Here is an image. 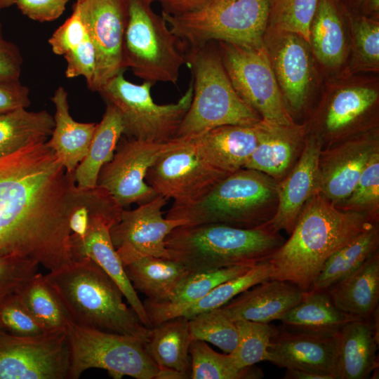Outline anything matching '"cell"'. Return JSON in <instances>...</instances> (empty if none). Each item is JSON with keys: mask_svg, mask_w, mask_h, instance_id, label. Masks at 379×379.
Instances as JSON below:
<instances>
[{"mask_svg": "<svg viewBox=\"0 0 379 379\" xmlns=\"http://www.w3.org/2000/svg\"><path fill=\"white\" fill-rule=\"evenodd\" d=\"M336 335L323 338L279 331L268 349L270 362L286 369L305 371L335 379Z\"/></svg>", "mask_w": 379, "mask_h": 379, "instance_id": "cell-25", "label": "cell"}, {"mask_svg": "<svg viewBox=\"0 0 379 379\" xmlns=\"http://www.w3.org/2000/svg\"><path fill=\"white\" fill-rule=\"evenodd\" d=\"M335 379H366L378 367V335L371 319L345 324L336 335Z\"/></svg>", "mask_w": 379, "mask_h": 379, "instance_id": "cell-26", "label": "cell"}, {"mask_svg": "<svg viewBox=\"0 0 379 379\" xmlns=\"http://www.w3.org/2000/svg\"><path fill=\"white\" fill-rule=\"evenodd\" d=\"M22 61L19 48L4 38L0 22V80L20 79Z\"/></svg>", "mask_w": 379, "mask_h": 379, "instance_id": "cell-51", "label": "cell"}, {"mask_svg": "<svg viewBox=\"0 0 379 379\" xmlns=\"http://www.w3.org/2000/svg\"><path fill=\"white\" fill-rule=\"evenodd\" d=\"M0 329L19 336H33L46 332L25 307L15 293L0 301Z\"/></svg>", "mask_w": 379, "mask_h": 379, "instance_id": "cell-46", "label": "cell"}, {"mask_svg": "<svg viewBox=\"0 0 379 379\" xmlns=\"http://www.w3.org/2000/svg\"><path fill=\"white\" fill-rule=\"evenodd\" d=\"M39 265L28 258L0 257V301L37 273Z\"/></svg>", "mask_w": 379, "mask_h": 379, "instance_id": "cell-47", "label": "cell"}, {"mask_svg": "<svg viewBox=\"0 0 379 379\" xmlns=\"http://www.w3.org/2000/svg\"><path fill=\"white\" fill-rule=\"evenodd\" d=\"M321 140L306 133L302 151L288 174L277 183L278 207L274 218L265 225L271 230H284L290 234L305 202L319 192V157Z\"/></svg>", "mask_w": 379, "mask_h": 379, "instance_id": "cell-20", "label": "cell"}, {"mask_svg": "<svg viewBox=\"0 0 379 379\" xmlns=\"http://www.w3.org/2000/svg\"><path fill=\"white\" fill-rule=\"evenodd\" d=\"M87 36L88 33L79 10L74 4L72 15L55 30L48 39V44L55 55H64Z\"/></svg>", "mask_w": 379, "mask_h": 379, "instance_id": "cell-48", "label": "cell"}, {"mask_svg": "<svg viewBox=\"0 0 379 379\" xmlns=\"http://www.w3.org/2000/svg\"><path fill=\"white\" fill-rule=\"evenodd\" d=\"M124 269L134 289L153 303L168 300L189 273L182 264L171 258L154 256L138 258Z\"/></svg>", "mask_w": 379, "mask_h": 379, "instance_id": "cell-32", "label": "cell"}, {"mask_svg": "<svg viewBox=\"0 0 379 379\" xmlns=\"http://www.w3.org/2000/svg\"><path fill=\"white\" fill-rule=\"evenodd\" d=\"M235 324L238 331L237 345L229 354L236 366L243 368L260 361H270L268 349L279 330L270 323L240 319L235 321Z\"/></svg>", "mask_w": 379, "mask_h": 379, "instance_id": "cell-41", "label": "cell"}, {"mask_svg": "<svg viewBox=\"0 0 379 379\" xmlns=\"http://www.w3.org/2000/svg\"><path fill=\"white\" fill-rule=\"evenodd\" d=\"M145 1H147V2L152 4L153 1H159V0H145Z\"/></svg>", "mask_w": 379, "mask_h": 379, "instance_id": "cell-58", "label": "cell"}, {"mask_svg": "<svg viewBox=\"0 0 379 379\" xmlns=\"http://www.w3.org/2000/svg\"><path fill=\"white\" fill-rule=\"evenodd\" d=\"M348 27L350 54L341 76L379 72V20L350 11L340 2Z\"/></svg>", "mask_w": 379, "mask_h": 379, "instance_id": "cell-36", "label": "cell"}, {"mask_svg": "<svg viewBox=\"0 0 379 379\" xmlns=\"http://www.w3.org/2000/svg\"><path fill=\"white\" fill-rule=\"evenodd\" d=\"M44 277L72 322L147 341L150 328L127 307L119 286L93 260L72 259Z\"/></svg>", "mask_w": 379, "mask_h": 379, "instance_id": "cell-3", "label": "cell"}, {"mask_svg": "<svg viewBox=\"0 0 379 379\" xmlns=\"http://www.w3.org/2000/svg\"><path fill=\"white\" fill-rule=\"evenodd\" d=\"M284 241L265 225L245 229L221 224L180 225L165 240L169 258L190 272L253 266L267 261Z\"/></svg>", "mask_w": 379, "mask_h": 379, "instance_id": "cell-4", "label": "cell"}, {"mask_svg": "<svg viewBox=\"0 0 379 379\" xmlns=\"http://www.w3.org/2000/svg\"><path fill=\"white\" fill-rule=\"evenodd\" d=\"M123 132L119 111L113 105L107 103L102 118L97 124L87 154L74 171L78 187L91 188L98 185L100 171L112 159Z\"/></svg>", "mask_w": 379, "mask_h": 379, "instance_id": "cell-33", "label": "cell"}, {"mask_svg": "<svg viewBox=\"0 0 379 379\" xmlns=\"http://www.w3.org/2000/svg\"><path fill=\"white\" fill-rule=\"evenodd\" d=\"M66 328L33 336L0 329V379H68Z\"/></svg>", "mask_w": 379, "mask_h": 379, "instance_id": "cell-15", "label": "cell"}, {"mask_svg": "<svg viewBox=\"0 0 379 379\" xmlns=\"http://www.w3.org/2000/svg\"><path fill=\"white\" fill-rule=\"evenodd\" d=\"M326 290L340 310L365 320L371 319L378 309L379 251Z\"/></svg>", "mask_w": 379, "mask_h": 379, "instance_id": "cell-31", "label": "cell"}, {"mask_svg": "<svg viewBox=\"0 0 379 379\" xmlns=\"http://www.w3.org/2000/svg\"><path fill=\"white\" fill-rule=\"evenodd\" d=\"M257 129L258 142L244 168L262 172L278 182L288 174L302 151L305 125H279L262 120Z\"/></svg>", "mask_w": 379, "mask_h": 379, "instance_id": "cell-22", "label": "cell"}, {"mask_svg": "<svg viewBox=\"0 0 379 379\" xmlns=\"http://www.w3.org/2000/svg\"><path fill=\"white\" fill-rule=\"evenodd\" d=\"M15 0H0V12L15 5Z\"/></svg>", "mask_w": 379, "mask_h": 379, "instance_id": "cell-57", "label": "cell"}, {"mask_svg": "<svg viewBox=\"0 0 379 379\" xmlns=\"http://www.w3.org/2000/svg\"><path fill=\"white\" fill-rule=\"evenodd\" d=\"M63 56L67 62L66 77L72 79L82 76L90 88L95 72L96 57L88 35L80 44Z\"/></svg>", "mask_w": 379, "mask_h": 379, "instance_id": "cell-49", "label": "cell"}, {"mask_svg": "<svg viewBox=\"0 0 379 379\" xmlns=\"http://www.w3.org/2000/svg\"><path fill=\"white\" fill-rule=\"evenodd\" d=\"M335 1H338V2H342V1H343L344 0H335Z\"/></svg>", "mask_w": 379, "mask_h": 379, "instance_id": "cell-59", "label": "cell"}, {"mask_svg": "<svg viewBox=\"0 0 379 379\" xmlns=\"http://www.w3.org/2000/svg\"><path fill=\"white\" fill-rule=\"evenodd\" d=\"M377 223L365 213L338 208L319 192L313 194L290 237L268 258L270 279L310 291L328 258Z\"/></svg>", "mask_w": 379, "mask_h": 379, "instance_id": "cell-2", "label": "cell"}, {"mask_svg": "<svg viewBox=\"0 0 379 379\" xmlns=\"http://www.w3.org/2000/svg\"><path fill=\"white\" fill-rule=\"evenodd\" d=\"M251 267L238 265L206 272H189L168 300L161 303H153L147 300L142 302L151 327L168 319L183 316L187 310L215 287L244 273Z\"/></svg>", "mask_w": 379, "mask_h": 379, "instance_id": "cell-28", "label": "cell"}, {"mask_svg": "<svg viewBox=\"0 0 379 379\" xmlns=\"http://www.w3.org/2000/svg\"><path fill=\"white\" fill-rule=\"evenodd\" d=\"M308 43L324 79L343 74L350 54V38L340 2L317 0L309 27Z\"/></svg>", "mask_w": 379, "mask_h": 379, "instance_id": "cell-21", "label": "cell"}, {"mask_svg": "<svg viewBox=\"0 0 379 379\" xmlns=\"http://www.w3.org/2000/svg\"><path fill=\"white\" fill-rule=\"evenodd\" d=\"M46 142L0 158V257L53 271L72 260L69 228L76 187Z\"/></svg>", "mask_w": 379, "mask_h": 379, "instance_id": "cell-1", "label": "cell"}, {"mask_svg": "<svg viewBox=\"0 0 379 379\" xmlns=\"http://www.w3.org/2000/svg\"><path fill=\"white\" fill-rule=\"evenodd\" d=\"M111 227L107 221L96 219L91 222L84 237L73 238L70 236L72 259L88 258L95 262L117 284L143 325L151 328L143 302L130 281L112 244Z\"/></svg>", "mask_w": 379, "mask_h": 379, "instance_id": "cell-23", "label": "cell"}, {"mask_svg": "<svg viewBox=\"0 0 379 379\" xmlns=\"http://www.w3.org/2000/svg\"><path fill=\"white\" fill-rule=\"evenodd\" d=\"M306 133L322 148L379 128V78L359 74L325 79L320 98L306 121Z\"/></svg>", "mask_w": 379, "mask_h": 379, "instance_id": "cell-7", "label": "cell"}, {"mask_svg": "<svg viewBox=\"0 0 379 379\" xmlns=\"http://www.w3.org/2000/svg\"><path fill=\"white\" fill-rule=\"evenodd\" d=\"M127 1V22L124 41L125 68L144 81L176 84L185 65L178 38L162 16L145 0Z\"/></svg>", "mask_w": 379, "mask_h": 379, "instance_id": "cell-9", "label": "cell"}, {"mask_svg": "<svg viewBox=\"0 0 379 379\" xmlns=\"http://www.w3.org/2000/svg\"><path fill=\"white\" fill-rule=\"evenodd\" d=\"M378 248L379 225L377 223L332 254L311 289L326 290L358 269L378 252Z\"/></svg>", "mask_w": 379, "mask_h": 379, "instance_id": "cell-37", "label": "cell"}, {"mask_svg": "<svg viewBox=\"0 0 379 379\" xmlns=\"http://www.w3.org/2000/svg\"><path fill=\"white\" fill-rule=\"evenodd\" d=\"M257 124L222 126L193 138L203 158L230 175L244 168L254 151L258 142Z\"/></svg>", "mask_w": 379, "mask_h": 379, "instance_id": "cell-27", "label": "cell"}, {"mask_svg": "<svg viewBox=\"0 0 379 379\" xmlns=\"http://www.w3.org/2000/svg\"><path fill=\"white\" fill-rule=\"evenodd\" d=\"M304 292L290 282L270 279L241 293L220 308L234 321L270 323L281 320L302 300Z\"/></svg>", "mask_w": 379, "mask_h": 379, "instance_id": "cell-24", "label": "cell"}, {"mask_svg": "<svg viewBox=\"0 0 379 379\" xmlns=\"http://www.w3.org/2000/svg\"><path fill=\"white\" fill-rule=\"evenodd\" d=\"M379 151V128L321 149L318 168L320 193L335 204L347 198L372 155Z\"/></svg>", "mask_w": 379, "mask_h": 379, "instance_id": "cell-19", "label": "cell"}, {"mask_svg": "<svg viewBox=\"0 0 379 379\" xmlns=\"http://www.w3.org/2000/svg\"><path fill=\"white\" fill-rule=\"evenodd\" d=\"M272 272V266L267 260L256 264L244 273L215 287L187 310L183 316L190 319L201 312L220 307L241 293L270 279Z\"/></svg>", "mask_w": 379, "mask_h": 379, "instance_id": "cell-42", "label": "cell"}, {"mask_svg": "<svg viewBox=\"0 0 379 379\" xmlns=\"http://www.w3.org/2000/svg\"><path fill=\"white\" fill-rule=\"evenodd\" d=\"M270 0H213L194 12L161 16L171 31L191 47L212 41L244 46L263 44Z\"/></svg>", "mask_w": 379, "mask_h": 379, "instance_id": "cell-8", "label": "cell"}, {"mask_svg": "<svg viewBox=\"0 0 379 379\" xmlns=\"http://www.w3.org/2000/svg\"><path fill=\"white\" fill-rule=\"evenodd\" d=\"M343 3L353 12L379 20V0H349Z\"/></svg>", "mask_w": 379, "mask_h": 379, "instance_id": "cell-54", "label": "cell"}, {"mask_svg": "<svg viewBox=\"0 0 379 379\" xmlns=\"http://www.w3.org/2000/svg\"><path fill=\"white\" fill-rule=\"evenodd\" d=\"M15 293L33 318L46 331L66 328L69 318L44 275L38 272L25 281Z\"/></svg>", "mask_w": 379, "mask_h": 379, "instance_id": "cell-39", "label": "cell"}, {"mask_svg": "<svg viewBox=\"0 0 379 379\" xmlns=\"http://www.w3.org/2000/svg\"><path fill=\"white\" fill-rule=\"evenodd\" d=\"M357 319H363L338 308L326 290L311 289L304 292L302 300L281 321L296 332L333 338L345 324Z\"/></svg>", "mask_w": 379, "mask_h": 379, "instance_id": "cell-30", "label": "cell"}, {"mask_svg": "<svg viewBox=\"0 0 379 379\" xmlns=\"http://www.w3.org/2000/svg\"><path fill=\"white\" fill-rule=\"evenodd\" d=\"M167 200L158 195L133 210L124 209L119 221L110 228L112 244L124 266L144 256L169 258L166 238L187 221L164 217L162 208Z\"/></svg>", "mask_w": 379, "mask_h": 379, "instance_id": "cell-18", "label": "cell"}, {"mask_svg": "<svg viewBox=\"0 0 379 379\" xmlns=\"http://www.w3.org/2000/svg\"><path fill=\"white\" fill-rule=\"evenodd\" d=\"M15 5L28 18L40 22L55 20L65 11L69 0H15Z\"/></svg>", "mask_w": 379, "mask_h": 379, "instance_id": "cell-50", "label": "cell"}, {"mask_svg": "<svg viewBox=\"0 0 379 379\" xmlns=\"http://www.w3.org/2000/svg\"><path fill=\"white\" fill-rule=\"evenodd\" d=\"M334 205L379 220V151L370 158L350 195Z\"/></svg>", "mask_w": 379, "mask_h": 379, "instance_id": "cell-44", "label": "cell"}, {"mask_svg": "<svg viewBox=\"0 0 379 379\" xmlns=\"http://www.w3.org/2000/svg\"><path fill=\"white\" fill-rule=\"evenodd\" d=\"M29 91L20 79L0 80V114L30 105Z\"/></svg>", "mask_w": 379, "mask_h": 379, "instance_id": "cell-52", "label": "cell"}, {"mask_svg": "<svg viewBox=\"0 0 379 379\" xmlns=\"http://www.w3.org/2000/svg\"><path fill=\"white\" fill-rule=\"evenodd\" d=\"M189 319L180 316L150 328L145 348L158 367H167L190 374Z\"/></svg>", "mask_w": 379, "mask_h": 379, "instance_id": "cell-34", "label": "cell"}, {"mask_svg": "<svg viewBox=\"0 0 379 379\" xmlns=\"http://www.w3.org/2000/svg\"><path fill=\"white\" fill-rule=\"evenodd\" d=\"M263 44L286 106L293 118L306 111L323 78L307 40L267 29Z\"/></svg>", "mask_w": 379, "mask_h": 379, "instance_id": "cell-14", "label": "cell"}, {"mask_svg": "<svg viewBox=\"0 0 379 379\" xmlns=\"http://www.w3.org/2000/svg\"><path fill=\"white\" fill-rule=\"evenodd\" d=\"M284 378L286 379H332L330 376L305 371L286 369Z\"/></svg>", "mask_w": 379, "mask_h": 379, "instance_id": "cell-56", "label": "cell"}, {"mask_svg": "<svg viewBox=\"0 0 379 379\" xmlns=\"http://www.w3.org/2000/svg\"><path fill=\"white\" fill-rule=\"evenodd\" d=\"M190 374L174 368L159 367L154 379H188Z\"/></svg>", "mask_w": 379, "mask_h": 379, "instance_id": "cell-55", "label": "cell"}, {"mask_svg": "<svg viewBox=\"0 0 379 379\" xmlns=\"http://www.w3.org/2000/svg\"><path fill=\"white\" fill-rule=\"evenodd\" d=\"M317 0H270L267 29L293 32L308 41Z\"/></svg>", "mask_w": 379, "mask_h": 379, "instance_id": "cell-45", "label": "cell"}, {"mask_svg": "<svg viewBox=\"0 0 379 379\" xmlns=\"http://www.w3.org/2000/svg\"><path fill=\"white\" fill-rule=\"evenodd\" d=\"M218 42L225 69L241 98L265 122L279 125L295 124L279 89L264 44L244 46Z\"/></svg>", "mask_w": 379, "mask_h": 379, "instance_id": "cell-12", "label": "cell"}, {"mask_svg": "<svg viewBox=\"0 0 379 379\" xmlns=\"http://www.w3.org/2000/svg\"><path fill=\"white\" fill-rule=\"evenodd\" d=\"M51 100L55 107V126L46 144L66 171L74 173L87 154L97 124L78 122L72 118L67 92L62 86L58 87Z\"/></svg>", "mask_w": 379, "mask_h": 379, "instance_id": "cell-29", "label": "cell"}, {"mask_svg": "<svg viewBox=\"0 0 379 379\" xmlns=\"http://www.w3.org/2000/svg\"><path fill=\"white\" fill-rule=\"evenodd\" d=\"M124 209L106 189L99 185L91 188L77 185L69 217L71 237H84L95 219H102L114 226L119 221Z\"/></svg>", "mask_w": 379, "mask_h": 379, "instance_id": "cell-38", "label": "cell"}, {"mask_svg": "<svg viewBox=\"0 0 379 379\" xmlns=\"http://www.w3.org/2000/svg\"><path fill=\"white\" fill-rule=\"evenodd\" d=\"M213 0H159L163 11L172 15H180L197 11Z\"/></svg>", "mask_w": 379, "mask_h": 379, "instance_id": "cell-53", "label": "cell"}, {"mask_svg": "<svg viewBox=\"0 0 379 379\" xmlns=\"http://www.w3.org/2000/svg\"><path fill=\"white\" fill-rule=\"evenodd\" d=\"M227 174L201 155L193 137L175 138L147 171L145 181L173 204H187L204 196Z\"/></svg>", "mask_w": 379, "mask_h": 379, "instance_id": "cell-13", "label": "cell"}, {"mask_svg": "<svg viewBox=\"0 0 379 379\" xmlns=\"http://www.w3.org/2000/svg\"><path fill=\"white\" fill-rule=\"evenodd\" d=\"M75 4L95 52V72L89 89L98 92L126 69L124 41L127 1L79 0Z\"/></svg>", "mask_w": 379, "mask_h": 379, "instance_id": "cell-17", "label": "cell"}, {"mask_svg": "<svg viewBox=\"0 0 379 379\" xmlns=\"http://www.w3.org/2000/svg\"><path fill=\"white\" fill-rule=\"evenodd\" d=\"M154 84H133L124 72L109 80L98 91L107 103L119 111L123 134L129 139L166 142L175 138L187 112L193 95L192 81L185 94L174 103L159 105L154 102L151 88Z\"/></svg>", "mask_w": 379, "mask_h": 379, "instance_id": "cell-11", "label": "cell"}, {"mask_svg": "<svg viewBox=\"0 0 379 379\" xmlns=\"http://www.w3.org/2000/svg\"><path fill=\"white\" fill-rule=\"evenodd\" d=\"M277 183L262 172L242 168L221 180L198 200L187 204H173L166 218L185 220V225L261 227L277 212Z\"/></svg>", "mask_w": 379, "mask_h": 379, "instance_id": "cell-5", "label": "cell"}, {"mask_svg": "<svg viewBox=\"0 0 379 379\" xmlns=\"http://www.w3.org/2000/svg\"><path fill=\"white\" fill-rule=\"evenodd\" d=\"M68 379H78L90 368L107 371L114 379L131 376L154 379L158 366L148 354L145 341L132 335L79 326L68 319Z\"/></svg>", "mask_w": 379, "mask_h": 379, "instance_id": "cell-10", "label": "cell"}, {"mask_svg": "<svg viewBox=\"0 0 379 379\" xmlns=\"http://www.w3.org/2000/svg\"><path fill=\"white\" fill-rule=\"evenodd\" d=\"M192 340L210 343L225 353L232 352L237 347L238 331L235 321L220 308L197 314L189 319Z\"/></svg>", "mask_w": 379, "mask_h": 379, "instance_id": "cell-43", "label": "cell"}, {"mask_svg": "<svg viewBox=\"0 0 379 379\" xmlns=\"http://www.w3.org/2000/svg\"><path fill=\"white\" fill-rule=\"evenodd\" d=\"M191 379H256L264 374L253 366L239 368L230 354H220L206 342L192 340L190 345Z\"/></svg>", "mask_w": 379, "mask_h": 379, "instance_id": "cell-40", "label": "cell"}, {"mask_svg": "<svg viewBox=\"0 0 379 379\" xmlns=\"http://www.w3.org/2000/svg\"><path fill=\"white\" fill-rule=\"evenodd\" d=\"M76 1H79V0H76Z\"/></svg>", "mask_w": 379, "mask_h": 379, "instance_id": "cell-60", "label": "cell"}, {"mask_svg": "<svg viewBox=\"0 0 379 379\" xmlns=\"http://www.w3.org/2000/svg\"><path fill=\"white\" fill-rule=\"evenodd\" d=\"M55 126L53 116L46 110L19 108L0 114V158L29 145L46 142Z\"/></svg>", "mask_w": 379, "mask_h": 379, "instance_id": "cell-35", "label": "cell"}, {"mask_svg": "<svg viewBox=\"0 0 379 379\" xmlns=\"http://www.w3.org/2000/svg\"><path fill=\"white\" fill-rule=\"evenodd\" d=\"M185 60L193 75V95L175 138L194 137L226 125L255 126L262 121L236 92L218 48L211 42L191 47Z\"/></svg>", "mask_w": 379, "mask_h": 379, "instance_id": "cell-6", "label": "cell"}, {"mask_svg": "<svg viewBox=\"0 0 379 379\" xmlns=\"http://www.w3.org/2000/svg\"><path fill=\"white\" fill-rule=\"evenodd\" d=\"M120 140L112 159L100 169L97 184L124 208L133 204L141 205L158 196L145 177L158 157L174 144L175 138L166 142Z\"/></svg>", "mask_w": 379, "mask_h": 379, "instance_id": "cell-16", "label": "cell"}]
</instances>
